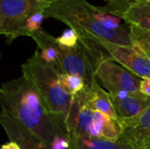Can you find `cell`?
<instances>
[{
  "mask_svg": "<svg viewBox=\"0 0 150 149\" xmlns=\"http://www.w3.org/2000/svg\"><path fill=\"white\" fill-rule=\"evenodd\" d=\"M0 104L1 112L18 120L49 148L59 138L68 139L66 129L25 76L2 84Z\"/></svg>",
  "mask_w": 150,
  "mask_h": 149,
  "instance_id": "6da1fadb",
  "label": "cell"
},
{
  "mask_svg": "<svg viewBox=\"0 0 150 149\" xmlns=\"http://www.w3.org/2000/svg\"><path fill=\"white\" fill-rule=\"evenodd\" d=\"M98 6H94L87 0H54L47 7L43 15L45 18H54L75 30L79 38L96 41L106 40L117 45L134 47L128 26L121 25L111 30L104 26L97 14Z\"/></svg>",
  "mask_w": 150,
  "mask_h": 149,
  "instance_id": "7a4b0ae2",
  "label": "cell"
},
{
  "mask_svg": "<svg viewBox=\"0 0 150 149\" xmlns=\"http://www.w3.org/2000/svg\"><path fill=\"white\" fill-rule=\"evenodd\" d=\"M23 76L36 89L51 112L65 127V123L73 97L67 94L60 86V71L52 64L42 60L39 49L35 50L21 66Z\"/></svg>",
  "mask_w": 150,
  "mask_h": 149,
  "instance_id": "3957f363",
  "label": "cell"
},
{
  "mask_svg": "<svg viewBox=\"0 0 150 149\" xmlns=\"http://www.w3.org/2000/svg\"><path fill=\"white\" fill-rule=\"evenodd\" d=\"M54 0H0V33L8 44L20 36H29V18L44 11Z\"/></svg>",
  "mask_w": 150,
  "mask_h": 149,
  "instance_id": "277c9868",
  "label": "cell"
},
{
  "mask_svg": "<svg viewBox=\"0 0 150 149\" xmlns=\"http://www.w3.org/2000/svg\"><path fill=\"white\" fill-rule=\"evenodd\" d=\"M93 111L88 104L87 89L74 96L65 123L69 149H78L82 139L98 138L92 125Z\"/></svg>",
  "mask_w": 150,
  "mask_h": 149,
  "instance_id": "5b68a950",
  "label": "cell"
},
{
  "mask_svg": "<svg viewBox=\"0 0 150 149\" xmlns=\"http://www.w3.org/2000/svg\"><path fill=\"white\" fill-rule=\"evenodd\" d=\"M96 78L109 92L141 94L140 84L142 78L120 66L111 58L102 60L96 68Z\"/></svg>",
  "mask_w": 150,
  "mask_h": 149,
  "instance_id": "8992f818",
  "label": "cell"
},
{
  "mask_svg": "<svg viewBox=\"0 0 150 149\" xmlns=\"http://www.w3.org/2000/svg\"><path fill=\"white\" fill-rule=\"evenodd\" d=\"M95 43L101 46L113 61L130 72L141 78H150V61L135 47L117 45L102 40H98Z\"/></svg>",
  "mask_w": 150,
  "mask_h": 149,
  "instance_id": "52a82bcc",
  "label": "cell"
},
{
  "mask_svg": "<svg viewBox=\"0 0 150 149\" xmlns=\"http://www.w3.org/2000/svg\"><path fill=\"white\" fill-rule=\"evenodd\" d=\"M118 121L122 131L118 141L132 149H150V105L136 117Z\"/></svg>",
  "mask_w": 150,
  "mask_h": 149,
  "instance_id": "ba28073f",
  "label": "cell"
},
{
  "mask_svg": "<svg viewBox=\"0 0 150 149\" xmlns=\"http://www.w3.org/2000/svg\"><path fill=\"white\" fill-rule=\"evenodd\" d=\"M0 124L10 141L16 142L21 149H49L41 140L7 113L1 112Z\"/></svg>",
  "mask_w": 150,
  "mask_h": 149,
  "instance_id": "9c48e42d",
  "label": "cell"
},
{
  "mask_svg": "<svg viewBox=\"0 0 150 149\" xmlns=\"http://www.w3.org/2000/svg\"><path fill=\"white\" fill-rule=\"evenodd\" d=\"M109 95L118 119H127L136 117L150 105V98L142 93L133 95L109 92Z\"/></svg>",
  "mask_w": 150,
  "mask_h": 149,
  "instance_id": "30bf717a",
  "label": "cell"
},
{
  "mask_svg": "<svg viewBox=\"0 0 150 149\" xmlns=\"http://www.w3.org/2000/svg\"><path fill=\"white\" fill-rule=\"evenodd\" d=\"M87 97L88 104L92 111L100 112L110 118L118 120L109 92H105V90L100 86L98 80H95L91 88L87 89Z\"/></svg>",
  "mask_w": 150,
  "mask_h": 149,
  "instance_id": "8fae6325",
  "label": "cell"
},
{
  "mask_svg": "<svg viewBox=\"0 0 150 149\" xmlns=\"http://www.w3.org/2000/svg\"><path fill=\"white\" fill-rule=\"evenodd\" d=\"M92 125L98 139L116 142L121 136L122 131L119 121L100 112L93 111Z\"/></svg>",
  "mask_w": 150,
  "mask_h": 149,
  "instance_id": "7c38bea8",
  "label": "cell"
},
{
  "mask_svg": "<svg viewBox=\"0 0 150 149\" xmlns=\"http://www.w3.org/2000/svg\"><path fill=\"white\" fill-rule=\"evenodd\" d=\"M31 38L36 42L38 48L40 50V54L42 60L54 66L60 55V47L57 44L56 38L42 28L33 32Z\"/></svg>",
  "mask_w": 150,
  "mask_h": 149,
  "instance_id": "4fadbf2b",
  "label": "cell"
},
{
  "mask_svg": "<svg viewBox=\"0 0 150 149\" xmlns=\"http://www.w3.org/2000/svg\"><path fill=\"white\" fill-rule=\"evenodd\" d=\"M127 25H134L144 30L150 31V1H144L131 6L124 14Z\"/></svg>",
  "mask_w": 150,
  "mask_h": 149,
  "instance_id": "5bb4252c",
  "label": "cell"
},
{
  "mask_svg": "<svg viewBox=\"0 0 150 149\" xmlns=\"http://www.w3.org/2000/svg\"><path fill=\"white\" fill-rule=\"evenodd\" d=\"M128 28L134 47L142 52L150 61V31L134 25H128Z\"/></svg>",
  "mask_w": 150,
  "mask_h": 149,
  "instance_id": "9a60e30c",
  "label": "cell"
},
{
  "mask_svg": "<svg viewBox=\"0 0 150 149\" xmlns=\"http://www.w3.org/2000/svg\"><path fill=\"white\" fill-rule=\"evenodd\" d=\"M59 83L61 88L71 97L77 95L85 89V83L82 77L65 73H60Z\"/></svg>",
  "mask_w": 150,
  "mask_h": 149,
  "instance_id": "2e32d148",
  "label": "cell"
},
{
  "mask_svg": "<svg viewBox=\"0 0 150 149\" xmlns=\"http://www.w3.org/2000/svg\"><path fill=\"white\" fill-rule=\"evenodd\" d=\"M105 1L106 2V4L104 6H98L99 9L103 12L114 15L122 19L124 14L131 6L141 2L150 1V0H105Z\"/></svg>",
  "mask_w": 150,
  "mask_h": 149,
  "instance_id": "e0dca14e",
  "label": "cell"
},
{
  "mask_svg": "<svg viewBox=\"0 0 150 149\" xmlns=\"http://www.w3.org/2000/svg\"><path fill=\"white\" fill-rule=\"evenodd\" d=\"M78 149H132L120 141H109L98 138L82 139Z\"/></svg>",
  "mask_w": 150,
  "mask_h": 149,
  "instance_id": "ac0fdd59",
  "label": "cell"
},
{
  "mask_svg": "<svg viewBox=\"0 0 150 149\" xmlns=\"http://www.w3.org/2000/svg\"><path fill=\"white\" fill-rule=\"evenodd\" d=\"M57 44L59 47L65 48H73L75 47L79 40V36L76 32L71 28L64 31L62 34L56 38Z\"/></svg>",
  "mask_w": 150,
  "mask_h": 149,
  "instance_id": "d6986e66",
  "label": "cell"
},
{
  "mask_svg": "<svg viewBox=\"0 0 150 149\" xmlns=\"http://www.w3.org/2000/svg\"><path fill=\"white\" fill-rule=\"evenodd\" d=\"M97 17H98V20L100 21V23L104 26H105L107 29L116 30L121 26L120 25V20H121L120 18L116 17L112 14H109V13L103 12L100 9H99V12L97 14Z\"/></svg>",
  "mask_w": 150,
  "mask_h": 149,
  "instance_id": "ffe728a7",
  "label": "cell"
},
{
  "mask_svg": "<svg viewBox=\"0 0 150 149\" xmlns=\"http://www.w3.org/2000/svg\"><path fill=\"white\" fill-rule=\"evenodd\" d=\"M44 18H45V17L43 15V11L37 12L29 18V20L27 22V25H26V30L29 33V37H31V35L33 32H36V31L41 29L40 25H41V23Z\"/></svg>",
  "mask_w": 150,
  "mask_h": 149,
  "instance_id": "44dd1931",
  "label": "cell"
},
{
  "mask_svg": "<svg viewBox=\"0 0 150 149\" xmlns=\"http://www.w3.org/2000/svg\"><path fill=\"white\" fill-rule=\"evenodd\" d=\"M140 91L150 98V78H142L140 84Z\"/></svg>",
  "mask_w": 150,
  "mask_h": 149,
  "instance_id": "7402d4cb",
  "label": "cell"
},
{
  "mask_svg": "<svg viewBox=\"0 0 150 149\" xmlns=\"http://www.w3.org/2000/svg\"><path fill=\"white\" fill-rule=\"evenodd\" d=\"M69 141L68 139L65 138H59L56 140L54 144L50 147L49 149H69Z\"/></svg>",
  "mask_w": 150,
  "mask_h": 149,
  "instance_id": "603a6c76",
  "label": "cell"
},
{
  "mask_svg": "<svg viewBox=\"0 0 150 149\" xmlns=\"http://www.w3.org/2000/svg\"><path fill=\"white\" fill-rule=\"evenodd\" d=\"M1 149H21L18 144L13 141H9L8 143H5L2 146Z\"/></svg>",
  "mask_w": 150,
  "mask_h": 149,
  "instance_id": "cb8c5ba5",
  "label": "cell"
}]
</instances>
